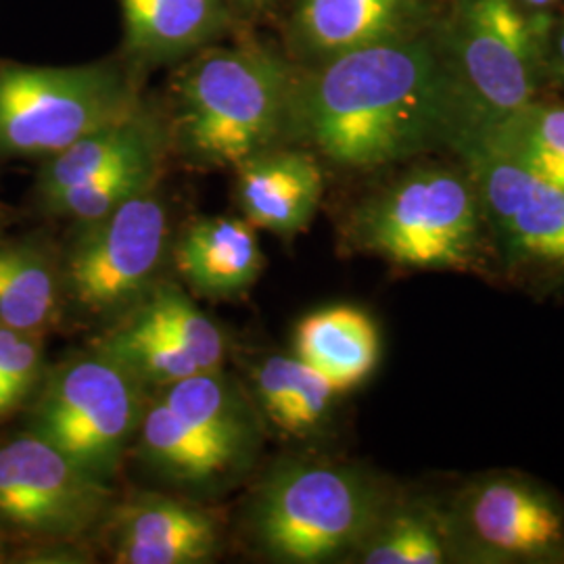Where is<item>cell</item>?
Instances as JSON below:
<instances>
[{
	"label": "cell",
	"instance_id": "cell-1",
	"mask_svg": "<svg viewBox=\"0 0 564 564\" xmlns=\"http://www.w3.org/2000/svg\"><path fill=\"white\" fill-rule=\"evenodd\" d=\"M458 128V88L429 42L403 36L297 78L289 142L347 170L405 162Z\"/></svg>",
	"mask_w": 564,
	"mask_h": 564
},
{
	"label": "cell",
	"instance_id": "cell-2",
	"mask_svg": "<svg viewBox=\"0 0 564 564\" xmlns=\"http://www.w3.org/2000/svg\"><path fill=\"white\" fill-rule=\"evenodd\" d=\"M297 76L262 46L212 48L172 84L170 153L199 170L237 167L289 144Z\"/></svg>",
	"mask_w": 564,
	"mask_h": 564
},
{
	"label": "cell",
	"instance_id": "cell-3",
	"mask_svg": "<svg viewBox=\"0 0 564 564\" xmlns=\"http://www.w3.org/2000/svg\"><path fill=\"white\" fill-rule=\"evenodd\" d=\"M349 253L403 270L498 276L470 174L423 165L372 193L343 224Z\"/></svg>",
	"mask_w": 564,
	"mask_h": 564
},
{
	"label": "cell",
	"instance_id": "cell-4",
	"mask_svg": "<svg viewBox=\"0 0 564 564\" xmlns=\"http://www.w3.org/2000/svg\"><path fill=\"white\" fill-rule=\"evenodd\" d=\"M393 496L360 464L286 458L253 491L245 523L251 544L274 563H349Z\"/></svg>",
	"mask_w": 564,
	"mask_h": 564
},
{
	"label": "cell",
	"instance_id": "cell-5",
	"mask_svg": "<svg viewBox=\"0 0 564 564\" xmlns=\"http://www.w3.org/2000/svg\"><path fill=\"white\" fill-rule=\"evenodd\" d=\"M263 426L253 398L220 368L158 389L147 400L132 445L165 484L209 496L251 473Z\"/></svg>",
	"mask_w": 564,
	"mask_h": 564
},
{
	"label": "cell",
	"instance_id": "cell-6",
	"mask_svg": "<svg viewBox=\"0 0 564 564\" xmlns=\"http://www.w3.org/2000/svg\"><path fill=\"white\" fill-rule=\"evenodd\" d=\"M137 76L116 61H0V160H48L142 105Z\"/></svg>",
	"mask_w": 564,
	"mask_h": 564
},
{
	"label": "cell",
	"instance_id": "cell-7",
	"mask_svg": "<svg viewBox=\"0 0 564 564\" xmlns=\"http://www.w3.org/2000/svg\"><path fill=\"white\" fill-rule=\"evenodd\" d=\"M172 249L160 182L99 220L74 226L61 251L65 314L101 328L118 323L163 281Z\"/></svg>",
	"mask_w": 564,
	"mask_h": 564
},
{
	"label": "cell",
	"instance_id": "cell-8",
	"mask_svg": "<svg viewBox=\"0 0 564 564\" xmlns=\"http://www.w3.org/2000/svg\"><path fill=\"white\" fill-rule=\"evenodd\" d=\"M147 400L130 370L88 347L44 372L28 431L111 484L137 437Z\"/></svg>",
	"mask_w": 564,
	"mask_h": 564
},
{
	"label": "cell",
	"instance_id": "cell-9",
	"mask_svg": "<svg viewBox=\"0 0 564 564\" xmlns=\"http://www.w3.org/2000/svg\"><path fill=\"white\" fill-rule=\"evenodd\" d=\"M477 188L496 274L544 295L564 293V188L475 139L454 142Z\"/></svg>",
	"mask_w": 564,
	"mask_h": 564
},
{
	"label": "cell",
	"instance_id": "cell-10",
	"mask_svg": "<svg viewBox=\"0 0 564 564\" xmlns=\"http://www.w3.org/2000/svg\"><path fill=\"white\" fill-rule=\"evenodd\" d=\"M113 487L41 435L0 444V531L36 544H82L99 533Z\"/></svg>",
	"mask_w": 564,
	"mask_h": 564
},
{
	"label": "cell",
	"instance_id": "cell-11",
	"mask_svg": "<svg viewBox=\"0 0 564 564\" xmlns=\"http://www.w3.org/2000/svg\"><path fill=\"white\" fill-rule=\"evenodd\" d=\"M466 564H564V502L521 470H485L445 498Z\"/></svg>",
	"mask_w": 564,
	"mask_h": 564
},
{
	"label": "cell",
	"instance_id": "cell-12",
	"mask_svg": "<svg viewBox=\"0 0 564 564\" xmlns=\"http://www.w3.org/2000/svg\"><path fill=\"white\" fill-rule=\"evenodd\" d=\"M458 137L489 128L535 99L538 55L514 0H466L460 20Z\"/></svg>",
	"mask_w": 564,
	"mask_h": 564
},
{
	"label": "cell",
	"instance_id": "cell-13",
	"mask_svg": "<svg viewBox=\"0 0 564 564\" xmlns=\"http://www.w3.org/2000/svg\"><path fill=\"white\" fill-rule=\"evenodd\" d=\"M99 535L118 564L212 563L224 542V519L193 498L141 491L113 502Z\"/></svg>",
	"mask_w": 564,
	"mask_h": 564
},
{
	"label": "cell",
	"instance_id": "cell-14",
	"mask_svg": "<svg viewBox=\"0 0 564 564\" xmlns=\"http://www.w3.org/2000/svg\"><path fill=\"white\" fill-rule=\"evenodd\" d=\"M323 195V167L307 149L281 144L235 167V199L242 218L282 239L310 228Z\"/></svg>",
	"mask_w": 564,
	"mask_h": 564
},
{
	"label": "cell",
	"instance_id": "cell-15",
	"mask_svg": "<svg viewBox=\"0 0 564 564\" xmlns=\"http://www.w3.org/2000/svg\"><path fill=\"white\" fill-rule=\"evenodd\" d=\"M182 281L207 300H232L262 276L258 228L235 216H203L182 228L172 249Z\"/></svg>",
	"mask_w": 564,
	"mask_h": 564
},
{
	"label": "cell",
	"instance_id": "cell-16",
	"mask_svg": "<svg viewBox=\"0 0 564 564\" xmlns=\"http://www.w3.org/2000/svg\"><path fill=\"white\" fill-rule=\"evenodd\" d=\"M170 137L165 116L142 102L137 111L86 134L65 151L44 160L34 184L36 203L99 178L128 163L165 158Z\"/></svg>",
	"mask_w": 564,
	"mask_h": 564
},
{
	"label": "cell",
	"instance_id": "cell-17",
	"mask_svg": "<svg viewBox=\"0 0 564 564\" xmlns=\"http://www.w3.org/2000/svg\"><path fill=\"white\" fill-rule=\"evenodd\" d=\"M293 354L343 395L372 377L381 362L383 339L379 324L366 310L337 303L300 321Z\"/></svg>",
	"mask_w": 564,
	"mask_h": 564
},
{
	"label": "cell",
	"instance_id": "cell-18",
	"mask_svg": "<svg viewBox=\"0 0 564 564\" xmlns=\"http://www.w3.org/2000/svg\"><path fill=\"white\" fill-rule=\"evenodd\" d=\"M63 318L61 249L44 235L0 237V326L46 337Z\"/></svg>",
	"mask_w": 564,
	"mask_h": 564
},
{
	"label": "cell",
	"instance_id": "cell-19",
	"mask_svg": "<svg viewBox=\"0 0 564 564\" xmlns=\"http://www.w3.org/2000/svg\"><path fill=\"white\" fill-rule=\"evenodd\" d=\"M416 20L419 0H302L295 39L310 55L326 61L412 36Z\"/></svg>",
	"mask_w": 564,
	"mask_h": 564
},
{
	"label": "cell",
	"instance_id": "cell-20",
	"mask_svg": "<svg viewBox=\"0 0 564 564\" xmlns=\"http://www.w3.org/2000/svg\"><path fill=\"white\" fill-rule=\"evenodd\" d=\"M349 563H463L445 498L402 496L395 491L383 517Z\"/></svg>",
	"mask_w": 564,
	"mask_h": 564
},
{
	"label": "cell",
	"instance_id": "cell-21",
	"mask_svg": "<svg viewBox=\"0 0 564 564\" xmlns=\"http://www.w3.org/2000/svg\"><path fill=\"white\" fill-rule=\"evenodd\" d=\"M126 48L139 63H172L218 39L224 0H120Z\"/></svg>",
	"mask_w": 564,
	"mask_h": 564
},
{
	"label": "cell",
	"instance_id": "cell-22",
	"mask_svg": "<svg viewBox=\"0 0 564 564\" xmlns=\"http://www.w3.org/2000/svg\"><path fill=\"white\" fill-rule=\"evenodd\" d=\"M249 377L263 421L284 435L312 440L333 421L339 393L295 354H270L251 366Z\"/></svg>",
	"mask_w": 564,
	"mask_h": 564
},
{
	"label": "cell",
	"instance_id": "cell-23",
	"mask_svg": "<svg viewBox=\"0 0 564 564\" xmlns=\"http://www.w3.org/2000/svg\"><path fill=\"white\" fill-rule=\"evenodd\" d=\"M118 323L191 354L203 370H220L228 358V339L223 328L176 282L163 279Z\"/></svg>",
	"mask_w": 564,
	"mask_h": 564
},
{
	"label": "cell",
	"instance_id": "cell-24",
	"mask_svg": "<svg viewBox=\"0 0 564 564\" xmlns=\"http://www.w3.org/2000/svg\"><path fill=\"white\" fill-rule=\"evenodd\" d=\"M463 139L484 142L533 176L564 188V107L531 101L505 120L454 142Z\"/></svg>",
	"mask_w": 564,
	"mask_h": 564
},
{
	"label": "cell",
	"instance_id": "cell-25",
	"mask_svg": "<svg viewBox=\"0 0 564 564\" xmlns=\"http://www.w3.org/2000/svg\"><path fill=\"white\" fill-rule=\"evenodd\" d=\"M163 160L165 158L128 163L36 205L41 207L42 214L67 220L74 226L99 220L130 197L158 184L162 176Z\"/></svg>",
	"mask_w": 564,
	"mask_h": 564
},
{
	"label": "cell",
	"instance_id": "cell-26",
	"mask_svg": "<svg viewBox=\"0 0 564 564\" xmlns=\"http://www.w3.org/2000/svg\"><path fill=\"white\" fill-rule=\"evenodd\" d=\"M556 67H558V74L564 80V23L558 32V41H556Z\"/></svg>",
	"mask_w": 564,
	"mask_h": 564
},
{
	"label": "cell",
	"instance_id": "cell-27",
	"mask_svg": "<svg viewBox=\"0 0 564 564\" xmlns=\"http://www.w3.org/2000/svg\"><path fill=\"white\" fill-rule=\"evenodd\" d=\"M521 2L527 4V7H531V9H545V7L554 4L556 0H521Z\"/></svg>",
	"mask_w": 564,
	"mask_h": 564
},
{
	"label": "cell",
	"instance_id": "cell-28",
	"mask_svg": "<svg viewBox=\"0 0 564 564\" xmlns=\"http://www.w3.org/2000/svg\"><path fill=\"white\" fill-rule=\"evenodd\" d=\"M237 2L242 4V7H247V9H260L268 0H237Z\"/></svg>",
	"mask_w": 564,
	"mask_h": 564
},
{
	"label": "cell",
	"instance_id": "cell-29",
	"mask_svg": "<svg viewBox=\"0 0 564 564\" xmlns=\"http://www.w3.org/2000/svg\"><path fill=\"white\" fill-rule=\"evenodd\" d=\"M7 226V212L0 207V237H2V230Z\"/></svg>",
	"mask_w": 564,
	"mask_h": 564
},
{
	"label": "cell",
	"instance_id": "cell-30",
	"mask_svg": "<svg viewBox=\"0 0 564 564\" xmlns=\"http://www.w3.org/2000/svg\"><path fill=\"white\" fill-rule=\"evenodd\" d=\"M0 381H2V347H0ZM0 421H2V410H0Z\"/></svg>",
	"mask_w": 564,
	"mask_h": 564
},
{
	"label": "cell",
	"instance_id": "cell-31",
	"mask_svg": "<svg viewBox=\"0 0 564 564\" xmlns=\"http://www.w3.org/2000/svg\"><path fill=\"white\" fill-rule=\"evenodd\" d=\"M2 538H4V533L0 531V552H2Z\"/></svg>",
	"mask_w": 564,
	"mask_h": 564
}]
</instances>
